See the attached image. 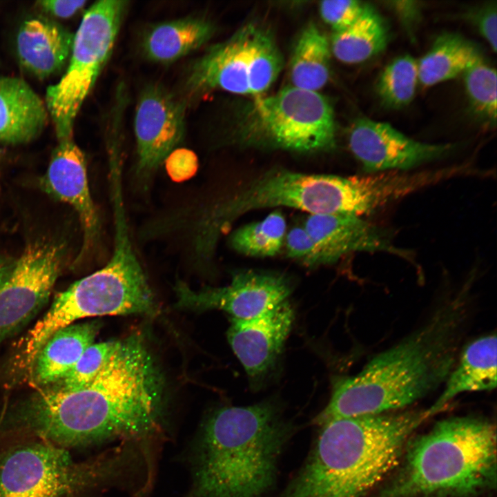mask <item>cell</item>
I'll return each mask as SVG.
<instances>
[{"mask_svg":"<svg viewBox=\"0 0 497 497\" xmlns=\"http://www.w3.org/2000/svg\"><path fill=\"white\" fill-rule=\"evenodd\" d=\"M163 393L143 337L132 334L90 383L72 391L41 389L10 413V427L57 446L140 436L157 428Z\"/></svg>","mask_w":497,"mask_h":497,"instance_id":"obj_1","label":"cell"},{"mask_svg":"<svg viewBox=\"0 0 497 497\" xmlns=\"http://www.w3.org/2000/svg\"><path fill=\"white\" fill-rule=\"evenodd\" d=\"M469 298L463 290L441 304L417 330L375 355L358 374L336 380L314 423L398 411L445 383L471 320Z\"/></svg>","mask_w":497,"mask_h":497,"instance_id":"obj_2","label":"cell"},{"mask_svg":"<svg viewBox=\"0 0 497 497\" xmlns=\"http://www.w3.org/2000/svg\"><path fill=\"white\" fill-rule=\"evenodd\" d=\"M293 431L271 401L217 409L203 431L196 496L263 497Z\"/></svg>","mask_w":497,"mask_h":497,"instance_id":"obj_3","label":"cell"},{"mask_svg":"<svg viewBox=\"0 0 497 497\" xmlns=\"http://www.w3.org/2000/svg\"><path fill=\"white\" fill-rule=\"evenodd\" d=\"M392 479L373 497H475L496 489V427L456 416L407 443Z\"/></svg>","mask_w":497,"mask_h":497,"instance_id":"obj_4","label":"cell"},{"mask_svg":"<svg viewBox=\"0 0 497 497\" xmlns=\"http://www.w3.org/2000/svg\"><path fill=\"white\" fill-rule=\"evenodd\" d=\"M114 206L115 242L110 260L57 294L49 310L19 341L8 364L15 375L28 377L48 338L77 320L155 312L154 296L133 249L121 202L115 201Z\"/></svg>","mask_w":497,"mask_h":497,"instance_id":"obj_5","label":"cell"},{"mask_svg":"<svg viewBox=\"0 0 497 497\" xmlns=\"http://www.w3.org/2000/svg\"><path fill=\"white\" fill-rule=\"evenodd\" d=\"M287 207L309 215L345 214L361 217L358 176L306 174L286 169L266 171L204 212L196 236L214 249L219 237L240 216L251 211Z\"/></svg>","mask_w":497,"mask_h":497,"instance_id":"obj_6","label":"cell"},{"mask_svg":"<svg viewBox=\"0 0 497 497\" xmlns=\"http://www.w3.org/2000/svg\"><path fill=\"white\" fill-rule=\"evenodd\" d=\"M128 3L99 1L85 12L66 71L46 90L45 103L58 139L72 137L77 115L111 55Z\"/></svg>","mask_w":497,"mask_h":497,"instance_id":"obj_7","label":"cell"},{"mask_svg":"<svg viewBox=\"0 0 497 497\" xmlns=\"http://www.w3.org/2000/svg\"><path fill=\"white\" fill-rule=\"evenodd\" d=\"M282 66V56L271 34L249 23L193 61L186 88L192 95L220 90L257 97L273 84Z\"/></svg>","mask_w":497,"mask_h":497,"instance_id":"obj_8","label":"cell"},{"mask_svg":"<svg viewBox=\"0 0 497 497\" xmlns=\"http://www.w3.org/2000/svg\"><path fill=\"white\" fill-rule=\"evenodd\" d=\"M243 130L248 142L275 148L311 152L335 145L329 101L318 92L294 86L255 97Z\"/></svg>","mask_w":497,"mask_h":497,"instance_id":"obj_9","label":"cell"},{"mask_svg":"<svg viewBox=\"0 0 497 497\" xmlns=\"http://www.w3.org/2000/svg\"><path fill=\"white\" fill-rule=\"evenodd\" d=\"M106 470L102 462H75L48 442L16 445L0 453V497H76Z\"/></svg>","mask_w":497,"mask_h":497,"instance_id":"obj_10","label":"cell"},{"mask_svg":"<svg viewBox=\"0 0 497 497\" xmlns=\"http://www.w3.org/2000/svg\"><path fill=\"white\" fill-rule=\"evenodd\" d=\"M61 245L37 242L25 248L0 286V343L28 323L46 303L61 271Z\"/></svg>","mask_w":497,"mask_h":497,"instance_id":"obj_11","label":"cell"},{"mask_svg":"<svg viewBox=\"0 0 497 497\" xmlns=\"http://www.w3.org/2000/svg\"><path fill=\"white\" fill-rule=\"evenodd\" d=\"M282 275L245 271L237 273L222 287L191 289L181 282L175 286L177 306L194 311L220 309L232 318L259 316L286 301L291 288Z\"/></svg>","mask_w":497,"mask_h":497,"instance_id":"obj_12","label":"cell"},{"mask_svg":"<svg viewBox=\"0 0 497 497\" xmlns=\"http://www.w3.org/2000/svg\"><path fill=\"white\" fill-rule=\"evenodd\" d=\"M185 102L162 86L142 90L134 119L139 177H150L176 149L185 133Z\"/></svg>","mask_w":497,"mask_h":497,"instance_id":"obj_13","label":"cell"},{"mask_svg":"<svg viewBox=\"0 0 497 497\" xmlns=\"http://www.w3.org/2000/svg\"><path fill=\"white\" fill-rule=\"evenodd\" d=\"M348 142L354 157L371 173L411 169L440 159L454 149L451 144L416 141L389 124L366 117L353 124Z\"/></svg>","mask_w":497,"mask_h":497,"instance_id":"obj_14","label":"cell"},{"mask_svg":"<svg viewBox=\"0 0 497 497\" xmlns=\"http://www.w3.org/2000/svg\"><path fill=\"white\" fill-rule=\"evenodd\" d=\"M291 305L284 302L255 318H231L227 338L248 377L256 381L275 364L293 321Z\"/></svg>","mask_w":497,"mask_h":497,"instance_id":"obj_15","label":"cell"},{"mask_svg":"<svg viewBox=\"0 0 497 497\" xmlns=\"http://www.w3.org/2000/svg\"><path fill=\"white\" fill-rule=\"evenodd\" d=\"M58 142L42 183L46 192L77 212L83 231L80 259L99 238V219L90 195L82 150L72 137Z\"/></svg>","mask_w":497,"mask_h":497,"instance_id":"obj_16","label":"cell"},{"mask_svg":"<svg viewBox=\"0 0 497 497\" xmlns=\"http://www.w3.org/2000/svg\"><path fill=\"white\" fill-rule=\"evenodd\" d=\"M304 228L316 245L323 264L355 252H386L409 258L389 233L362 217L345 214L309 215Z\"/></svg>","mask_w":497,"mask_h":497,"instance_id":"obj_17","label":"cell"},{"mask_svg":"<svg viewBox=\"0 0 497 497\" xmlns=\"http://www.w3.org/2000/svg\"><path fill=\"white\" fill-rule=\"evenodd\" d=\"M75 34L50 19L34 17L21 25L16 39L20 66L43 79L57 75L69 61Z\"/></svg>","mask_w":497,"mask_h":497,"instance_id":"obj_18","label":"cell"},{"mask_svg":"<svg viewBox=\"0 0 497 497\" xmlns=\"http://www.w3.org/2000/svg\"><path fill=\"white\" fill-rule=\"evenodd\" d=\"M48 115L45 101L25 80L0 76V143L33 140L46 127Z\"/></svg>","mask_w":497,"mask_h":497,"instance_id":"obj_19","label":"cell"},{"mask_svg":"<svg viewBox=\"0 0 497 497\" xmlns=\"http://www.w3.org/2000/svg\"><path fill=\"white\" fill-rule=\"evenodd\" d=\"M496 335L489 334L469 343L445 382L442 393L428 408L431 416L442 411L457 396L491 391L496 387Z\"/></svg>","mask_w":497,"mask_h":497,"instance_id":"obj_20","label":"cell"},{"mask_svg":"<svg viewBox=\"0 0 497 497\" xmlns=\"http://www.w3.org/2000/svg\"><path fill=\"white\" fill-rule=\"evenodd\" d=\"M97 322L72 324L55 332L37 353L29 376L43 388L61 380L92 344L99 330Z\"/></svg>","mask_w":497,"mask_h":497,"instance_id":"obj_21","label":"cell"},{"mask_svg":"<svg viewBox=\"0 0 497 497\" xmlns=\"http://www.w3.org/2000/svg\"><path fill=\"white\" fill-rule=\"evenodd\" d=\"M214 32L212 23L198 17H186L154 24L142 40L144 55L150 61L170 64L197 50Z\"/></svg>","mask_w":497,"mask_h":497,"instance_id":"obj_22","label":"cell"},{"mask_svg":"<svg viewBox=\"0 0 497 497\" xmlns=\"http://www.w3.org/2000/svg\"><path fill=\"white\" fill-rule=\"evenodd\" d=\"M482 57L468 39L458 34H442L418 61L419 82L428 87L453 79Z\"/></svg>","mask_w":497,"mask_h":497,"instance_id":"obj_23","label":"cell"},{"mask_svg":"<svg viewBox=\"0 0 497 497\" xmlns=\"http://www.w3.org/2000/svg\"><path fill=\"white\" fill-rule=\"evenodd\" d=\"M388 41L389 32L384 21L368 5L351 25L333 32L330 48L340 61L358 64L381 52Z\"/></svg>","mask_w":497,"mask_h":497,"instance_id":"obj_24","label":"cell"},{"mask_svg":"<svg viewBox=\"0 0 497 497\" xmlns=\"http://www.w3.org/2000/svg\"><path fill=\"white\" fill-rule=\"evenodd\" d=\"M331 48L327 37L314 24L308 25L295 43L290 63L292 86L318 92L328 81Z\"/></svg>","mask_w":497,"mask_h":497,"instance_id":"obj_25","label":"cell"},{"mask_svg":"<svg viewBox=\"0 0 497 497\" xmlns=\"http://www.w3.org/2000/svg\"><path fill=\"white\" fill-rule=\"evenodd\" d=\"M286 222L282 213L274 211L263 220L246 224L232 234L230 243L237 252L251 257H272L282 248Z\"/></svg>","mask_w":497,"mask_h":497,"instance_id":"obj_26","label":"cell"},{"mask_svg":"<svg viewBox=\"0 0 497 497\" xmlns=\"http://www.w3.org/2000/svg\"><path fill=\"white\" fill-rule=\"evenodd\" d=\"M419 82L418 61L409 55L389 63L377 81V92L383 105L397 109L413 100Z\"/></svg>","mask_w":497,"mask_h":497,"instance_id":"obj_27","label":"cell"},{"mask_svg":"<svg viewBox=\"0 0 497 497\" xmlns=\"http://www.w3.org/2000/svg\"><path fill=\"white\" fill-rule=\"evenodd\" d=\"M466 92L474 113L488 124L496 121V72L483 58L464 72Z\"/></svg>","mask_w":497,"mask_h":497,"instance_id":"obj_28","label":"cell"},{"mask_svg":"<svg viewBox=\"0 0 497 497\" xmlns=\"http://www.w3.org/2000/svg\"><path fill=\"white\" fill-rule=\"evenodd\" d=\"M119 342L120 340H110L92 344L61 380L48 387L63 391H72L88 385L110 361Z\"/></svg>","mask_w":497,"mask_h":497,"instance_id":"obj_29","label":"cell"},{"mask_svg":"<svg viewBox=\"0 0 497 497\" xmlns=\"http://www.w3.org/2000/svg\"><path fill=\"white\" fill-rule=\"evenodd\" d=\"M367 4L360 1H324L320 3L321 17L333 32L351 25L364 12Z\"/></svg>","mask_w":497,"mask_h":497,"instance_id":"obj_30","label":"cell"},{"mask_svg":"<svg viewBox=\"0 0 497 497\" xmlns=\"http://www.w3.org/2000/svg\"><path fill=\"white\" fill-rule=\"evenodd\" d=\"M287 256L307 266L323 264L320 252L303 226H295L286 233Z\"/></svg>","mask_w":497,"mask_h":497,"instance_id":"obj_31","label":"cell"},{"mask_svg":"<svg viewBox=\"0 0 497 497\" xmlns=\"http://www.w3.org/2000/svg\"><path fill=\"white\" fill-rule=\"evenodd\" d=\"M496 3L489 2L480 9L474 15V22L482 37L487 41L491 50L496 51Z\"/></svg>","mask_w":497,"mask_h":497,"instance_id":"obj_32","label":"cell"},{"mask_svg":"<svg viewBox=\"0 0 497 497\" xmlns=\"http://www.w3.org/2000/svg\"><path fill=\"white\" fill-rule=\"evenodd\" d=\"M86 1L47 0L37 1V6L52 16L66 19L74 15L83 8Z\"/></svg>","mask_w":497,"mask_h":497,"instance_id":"obj_33","label":"cell"},{"mask_svg":"<svg viewBox=\"0 0 497 497\" xmlns=\"http://www.w3.org/2000/svg\"><path fill=\"white\" fill-rule=\"evenodd\" d=\"M394 9L399 13L402 20L407 21V24L410 21H415L418 17L419 9L415 1H394L391 2Z\"/></svg>","mask_w":497,"mask_h":497,"instance_id":"obj_34","label":"cell"},{"mask_svg":"<svg viewBox=\"0 0 497 497\" xmlns=\"http://www.w3.org/2000/svg\"><path fill=\"white\" fill-rule=\"evenodd\" d=\"M13 264H10L8 262L0 258V286L8 277L12 268Z\"/></svg>","mask_w":497,"mask_h":497,"instance_id":"obj_35","label":"cell"}]
</instances>
